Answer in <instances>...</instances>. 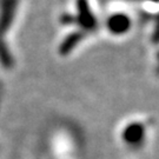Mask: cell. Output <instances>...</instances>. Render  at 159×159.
I'll return each mask as SVG.
<instances>
[{
    "label": "cell",
    "mask_w": 159,
    "mask_h": 159,
    "mask_svg": "<svg viewBox=\"0 0 159 159\" xmlns=\"http://www.w3.org/2000/svg\"><path fill=\"white\" fill-rule=\"evenodd\" d=\"M18 0H0V35L5 34L13 23Z\"/></svg>",
    "instance_id": "obj_1"
},
{
    "label": "cell",
    "mask_w": 159,
    "mask_h": 159,
    "mask_svg": "<svg viewBox=\"0 0 159 159\" xmlns=\"http://www.w3.org/2000/svg\"><path fill=\"white\" fill-rule=\"evenodd\" d=\"M0 63L6 68H11L13 66V58L11 52L8 51V47L0 38Z\"/></svg>",
    "instance_id": "obj_2"
}]
</instances>
